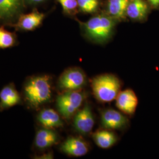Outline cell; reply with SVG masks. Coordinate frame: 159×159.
<instances>
[{"instance_id": "9a60e30c", "label": "cell", "mask_w": 159, "mask_h": 159, "mask_svg": "<svg viewBox=\"0 0 159 159\" xmlns=\"http://www.w3.org/2000/svg\"><path fill=\"white\" fill-rule=\"evenodd\" d=\"M150 8L146 0H129L126 10V17L132 21L143 22L148 18Z\"/></svg>"}, {"instance_id": "6da1fadb", "label": "cell", "mask_w": 159, "mask_h": 159, "mask_svg": "<svg viewBox=\"0 0 159 159\" xmlns=\"http://www.w3.org/2000/svg\"><path fill=\"white\" fill-rule=\"evenodd\" d=\"M21 96L27 108L37 111L51 100L52 80L48 74H36L29 76L23 83Z\"/></svg>"}, {"instance_id": "52a82bcc", "label": "cell", "mask_w": 159, "mask_h": 159, "mask_svg": "<svg viewBox=\"0 0 159 159\" xmlns=\"http://www.w3.org/2000/svg\"><path fill=\"white\" fill-rule=\"evenodd\" d=\"M73 127L79 134L85 136L90 134L95 124L94 114L91 106L85 102L73 117Z\"/></svg>"}, {"instance_id": "3957f363", "label": "cell", "mask_w": 159, "mask_h": 159, "mask_svg": "<svg viewBox=\"0 0 159 159\" xmlns=\"http://www.w3.org/2000/svg\"><path fill=\"white\" fill-rule=\"evenodd\" d=\"M121 87V81L113 74H100L91 81L93 93L100 102H109L116 100Z\"/></svg>"}, {"instance_id": "ac0fdd59", "label": "cell", "mask_w": 159, "mask_h": 159, "mask_svg": "<svg viewBox=\"0 0 159 159\" xmlns=\"http://www.w3.org/2000/svg\"><path fill=\"white\" fill-rule=\"evenodd\" d=\"M18 44L17 34L4 28L0 27V49H7L14 47Z\"/></svg>"}, {"instance_id": "5b68a950", "label": "cell", "mask_w": 159, "mask_h": 159, "mask_svg": "<svg viewBox=\"0 0 159 159\" xmlns=\"http://www.w3.org/2000/svg\"><path fill=\"white\" fill-rule=\"evenodd\" d=\"M87 83L84 71L79 67L65 70L57 80V87L61 92L81 90Z\"/></svg>"}, {"instance_id": "d6986e66", "label": "cell", "mask_w": 159, "mask_h": 159, "mask_svg": "<svg viewBox=\"0 0 159 159\" xmlns=\"http://www.w3.org/2000/svg\"><path fill=\"white\" fill-rule=\"evenodd\" d=\"M79 11L85 14L96 12L100 6V0H77Z\"/></svg>"}, {"instance_id": "2e32d148", "label": "cell", "mask_w": 159, "mask_h": 159, "mask_svg": "<svg viewBox=\"0 0 159 159\" xmlns=\"http://www.w3.org/2000/svg\"><path fill=\"white\" fill-rule=\"evenodd\" d=\"M129 0H107L106 13L118 21L125 20L126 10Z\"/></svg>"}, {"instance_id": "ba28073f", "label": "cell", "mask_w": 159, "mask_h": 159, "mask_svg": "<svg viewBox=\"0 0 159 159\" xmlns=\"http://www.w3.org/2000/svg\"><path fill=\"white\" fill-rule=\"evenodd\" d=\"M46 17V14L39 11L36 8L27 14H22L16 23L9 27H13L17 31H33L39 28Z\"/></svg>"}, {"instance_id": "4fadbf2b", "label": "cell", "mask_w": 159, "mask_h": 159, "mask_svg": "<svg viewBox=\"0 0 159 159\" xmlns=\"http://www.w3.org/2000/svg\"><path fill=\"white\" fill-rule=\"evenodd\" d=\"M58 111L51 108L41 109L36 116L37 122L41 127L55 130L64 127V123Z\"/></svg>"}, {"instance_id": "44dd1931", "label": "cell", "mask_w": 159, "mask_h": 159, "mask_svg": "<svg viewBox=\"0 0 159 159\" xmlns=\"http://www.w3.org/2000/svg\"><path fill=\"white\" fill-rule=\"evenodd\" d=\"M48 0H25L27 7H35L45 3Z\"/></svg>"}, {"instance_id": "7c38bea8", "label": "cell", "mask_w": 159, "mask_h": 159, "mask_svg": "<svg viewBox=\"0 0 159 159\" xmlns=\"http://www.w3.org/2000/svg\"><path fill=\"white\" fill-rule=\"evenodd\" d=\"M23 97L14 83L4 85L0 91V111L2 112L17 105H22Z\"/></svg>"}, {"instance_id": "8fae6325", "label": "cell", "mask_w": 159, "mask_h": 159, "mask_svg": "<svg viewBox=\"0 0 159 159\" xmlns=\"http://www.w3.org/2000/svg\"><path fill=\"white\" fill-rule=\"evenodd\" d=\"M60 150L68 156L79 157L88 153L89 146L81 137L69 136L61 144Z\"/></svg>"}, {"instance_id": "7402d4cb", "label": "cell", "mask_w": 159, "mask_h": 159, "mask_svg": "<svg viewBox=\"0 0 159 159\" xmlns=\"http://www.w3.org/2000/svg\"><path fill=\"white\" fill-rule=\"evenodd\" d=\"M147 1L151 8H159V0H147Z\"/></svg>"}, {"instance_id": "5bb4252c", "label": "cell", "mask_w": 159, "mask_h": 159, "mask_svg": "<svg viewBox=\"0 0 159 159\" xmlns=\"http://www.w3.org/2000/svg\"><path fill=\"white\" fill-rule=\"evenodd\" d=\"M138 103L139 100L136 93L131 89L120 91L116 98L117 107L123 113L129 116L136 112Z\"/></svg>"}, {"instance_id": "8992f818", "label": "cell", "mask_w": 159, "mask_h": 159, "mask_svg": "<svg viewBox=\"0 0 159 159\" xmlns=\"http://www.w3.org/2000/svg\"><path fill=\"white\" fill-rule=\"evenodd\" d=\"M25 0H0V24L9 27L26 9Z\"/></svg>"}, {"instance_id": "7a4b0ae2", "label": "cell", "mask_w": 159, "mask_h": 159, "mask_svg": "<svg viewBox=\"0 0 159 159\" xmlns=\"http://www.w3.org/2000/svg\"><path fill=\"white\" fill-rule=\"evenodd\" d=\"M117 23L107 13L94 16L85 23L79 21L86 38L97 44H104L109 41L113 35Z\"/></svg>"}, {"instance_id": "ffe728a7", "label": "cell", "mask_w": 159, "mask_h": 159, "mask_svg": "<svg viewBox=\"0 0 159 159\" xmlns=\"http://www.w3.org/2000/svg\"><path fill=\"white\" fill-rule=\"evenodd\" d=\"M63 8V13L69 17H73L79 11L77 0H56Z\"/></svg>"}, {"instance_id": "e0dca14e", "label": "cell", "mask_w": 159, "mask_h": 159, "mask_svg": "<svg viewBox=\"0 0 159 159\" xmlns=\"http://www.w3.org/2000/svg\"><path fill=\"white\" fill-rule=\"evenodd\" d=\"M93 139L99 148L107 149L111 148L117 142V137L111 130L104 129L99 130L92 135Z\"/></svg>"}, {"instance_id": "9c48e42d", "label": "cell", "mask_w": 159, "mask_h": 159, "mask_svg": "<svg viewBox=\"0 0 159 159\" xmlns=\"http://www.w3.org/2000/svg\"><path fill=\"white\" fill-rule=\"evenodd\" d=\"M60 140V135L55 129L41 127L35 132L33 148L40 152L44 151L57 144Z\"/></svg>"}, {"instance_id": "277c9868", "label": "cell", "mask_w": 159, "mask_h": 159, "mask_svg": "<svg viewBox=\"0 0 159 159\" xmlns=\"http://www.w3.org/2000/svg\"><path fill=\"white\" fill-rule=\"evenodd\" d=\"M85 97L86 94L81 90L62 91L56 100L57 111L64 119L70 120L79 110Z\"/></svg>"}, {"instance_id": "30bf717a", "label": "cell", "mask_w": 159, "mask_h": 159, "mask_svg": "<svg viewBox=\"0 0 159 159\" xmlns=\"http://www.w3.org/2000/svg\"><path fill=\"white\" fill-rule=\"evenodd\" d=\"M100 119L102 127L110 130L123 129L129 123L125 115L113 108H107L102 111Z\"/></svg>"}]
</instances>
